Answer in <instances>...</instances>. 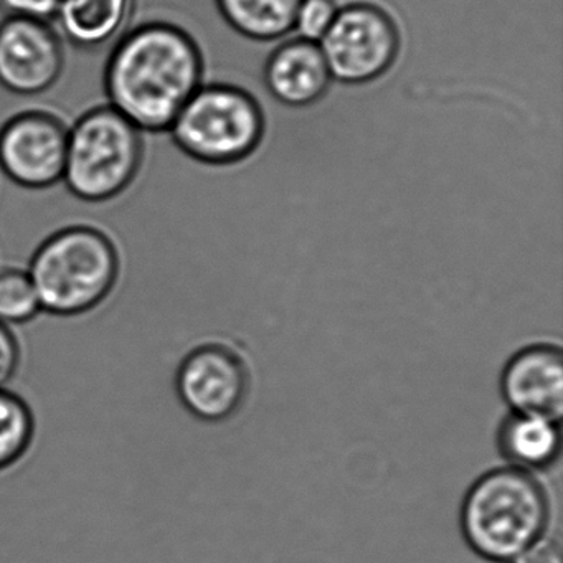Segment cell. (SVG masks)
Segmentation results:
<instances>
[{"label":"cell","instance_id":"obj_4","mask_svg":"<svg viewBox=\"0 0 563 563\" xmlns=\"http://www.w3.org/2000/svg\"><path fill=\"white\" fill-rule=\"evenodd\" d=\"M144 154L143 131L110 104H98L68 126L62 184L81 202H110L133 186Z\"/></svg>","mask_w":563,"mask_h":563},{"label":"cell","instance_id":"obj_2","mask_svg":"<svg viewBox=\"0 0 563 563\" xmlns=\"http://www.w3.org/2000/svg\"><path fill=\"white\" fill-rule=\"evenodd\" d=\"M550 519L552 503L542 481L509 464L481 474L460 510L461 532L470 549L496 563H512L549 533Z\"/></svg>","mask_w":563,"mask_h":563},{"label":"cell","instance_id":"obj_6","mask_svg":"<svg viewBox=\"0 0 563 563\" xmlns=\"http://www.w3.org/2000/svg\"><path fill=\"white\" fill-rule=\"evenodd\" d=\"M174 387L184 410L196 420L223 423L245 407L252 368L235 345L222 339H207L180 358Z\"/></svg>","mask_w":563,"mask_h":563},{"label":"cell","instance_id":"obj_1","mask_svg":"<svg viewBox=\"0 0 563 563\" xmlns=\"http://www.w3.org/2000/svg\"><path fill=\"white\" fill-rule=\"evenodd\" d=\"M206 62L196 38L164 21L130 27L111 48L103 71L108 104L143 133H167L203 85Z\"/></svg>","mask_w":563,"mask_h":563},{"label":"cell","instance_id":"obj_15","mask_svg":"<svg viewBox=\"0 0 563 563\" xmlns=\"http://www.w3.org/2000/svg\"><path fill=\"white\" fill-rule=\"evenodd\" d=\"M37 433V420L29 401L9 388H0V473L24 460Z\"/></svg>","mask_w":563,"mask_h":563},{"label":"cell","instance_id":"obj_18","mask_svg":"<svg viewBox=\"0 0 563 563\" xmlns=\"http://www.w3.org/2000/svg\"><path fill=\"white\" fill-rule=\"evenodd\" d=\"M60 0H0V12L5 18L54 24Z\"/></svg>","mask_w":563,"mask_h":563},{"label":"cell","instance_id":"obj_17","mask_svg":"<svg viewBox=\"0 0 563 563\" xmlns=\"http://www.w3.org/2000/svg\"><path fill=\"white\" fill-rule=\"evenodd\" d=\"M335 0H301L296 14L295 31L302 41L319 44L338 15Z\"/></svg>","mask_w":563,"mask_h":563},{"label":"cell","instance_id":"obj_20","mask_svg":"<svg viewBox=\"0 0 563 563\" xmlns=\"http://www.w3.org/2000/svg\"><path fill=\"white\" fill-rule=\"evenodd\" d=\"M512 563H562V547L555 539L545 533L536 542L530 543Z\"/></svg>","mask_w":563,"mask_h":563},{"label":"cell","instance_id":"obj_8","mask_svg":"<svg viewBox=\"0 0 563 563\" xmlns=\"http://www.w3.org/2000/svg\"><path fill=\"white\" fill-rule=\"evenodd\" d=\"M68 124L47 110H27L0 126V173L22 189H52L62 183Z\"/></svg>","mask_w":563,"mask_h":563},{"label":"cell","instance_id":"obj_7","mask_svg":"<svg viewBox=\"0 0 563 563\" xmlns=\"http://www.w3.org/2000/svg\"><path fill=\"white\" fill-rule=\"evenodd\" d=\"M319 47L332 80L367 85L394 67L400 54V32L384 9L355 2L339 9Z\"/></svg>","mask_w":563,"mask_h":563},{"label":"cell","instance_id":"obj_14","mask_svg":"<svg viewBox=\"0 0 563 563\" xmlns=\"http://www.w3.org/2000/svg\"><path fill=\"white\" fill-rule=\"evenodd\" d=\"M223 21L242 37L272 42L295 31L301 0H216Z\"/></svg>","mask_w":563,"mask_h":563},{"label":"cell","instance_id":"obj_16","mask_svg":"<svg viewBox=\"0 0 563 563\" xmlns=\"http://www.w3.org/2000/svg\"><path fill=\"white\" fill-rule=\"evenodd\" d=\"M42 308L27 268H0V322L22 325L37 319Z\"/></svg>","mask_w":563,"mask_h":563},{"label":"cell","instance_id":"obj_5","mask_svg":"<svg viewBox=\"0 0 563 563\" xmlns=\"http://www.w3.org/2000/svg\"><path fill=\"white\" fill-rule=\"evenodd\" d=\"M167 133L180 153L207 166H232L252 156L265 136V114L242 88L202 85Z\"/></svg>","mask_w":563,"mask_h":563},{"label":"cell","instance_id":"obj_3","mask_svg":"<svg viewBox=\"0 0 563 563\" xmlns=\"http://www.w3.org/2000/svg\"><path fill=\"white\" fill-rule=\"evenodd\" d=\"M42 312L80 318L100 308L121 278V253L100 227L74 223L48 235L27 266Z\"/></svg>","mask_w":563,"mask_h":563},{"label":"cell","instance_id":"obj_9","mask_svg":"<svg viewBox=\"0 0 563 563\" xmlns=\"http://www.w3.org/2000/svg\"><path fill=\"white\" fill-rule=\"evenodd\" d=\"M64 38L54 24L5 18L0 22V87L19 97H38L60 80Z\"/></svg>","mask_w":563,"mask_h":563},{"label":"cell","instance_id":"obj_12","mask_svg":"<svg viewBox=\"0 0 563 563\" xmlns=\"http://www.w3.org/2000/svg\"><path fill=\"white\" fill-rule=\"evenodd\" d=\"M136 0H60L54 27L80 51L114 44L130 29Z\"/></svg>","mask_w":563,"mask_h":563},{"label":"cell","instance_id":"obj_19","mask_svg":"<svg viewBox=\"0 0 563 563\" xmlns=\"http://www.w3.org/2000/svg\"><path fill=\"white\" fill-rule=\"evenodd\" d=\"M22 364V345L14 328L0 322V388H8Z\"/></svg>","mask_w":563,"mask_h":563},{"label":"cell","instance_id":"obj_13","mask_svg":"<svg viewBox=\"0 0 563 563\" xmlns=\"http://www.w3.org/2000/svg\"><path fill=\"white\" fill-rule=\"evenodd\" d=\"M559 423L540 415L509 411L497 428V450L509 466L532 474L549 471L562 450Z\"/></svg>","mask_w":563,"mask_h":563},{"label":"cell","instance_id":"obj_10","mask_svg":"<svg viewBox=\"0 0 563 563\" xmlns=\"http://www.w3.org/2000/svg\"><path fill=\"white\" fill-rule=\"evenodd\" d=\"M509 411L560 421L563 411V354L552 342H533L510 355L500 375Z\"/></svg>","mask_w":563,"mask_h":563},{"label":"cell","instance_id":"obj_11","mask_svg":"<svg viewBox=\"0 0 563 563\" xmlns=\"http://www.w3.org/2000/svg\"><path fill=\"white\" fill-rule=\"evenodd\" d=\"M263 75L269 95L289 108H308L318 103L332 84L321 47L302 38L279 45L266 60Z\"/></svg>","mask_w":563,"mask_h":563}]
</instances>
